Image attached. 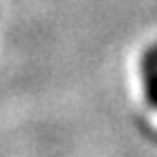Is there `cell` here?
<instances>
[{
    "instance_id": "cell-1",
    "label": "cell",
    "mask_w": 157,
    "mask_h": 157,
    "mask_svg": "<svg viewBox=\"0 0 157 157\" xmlns=\"http://www.w3.org/2000/svg\"><path fill=\"white\" fill-rule=\"evenodd\" d=\"M141 85L146 101L157 108V43L151 45L141 56Z\"/></svg>"
}]
</instances>
